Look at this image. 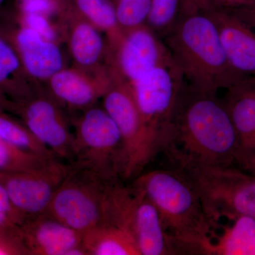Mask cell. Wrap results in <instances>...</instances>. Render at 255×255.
<instances>
[{
  "instance_id": "1",
  "label": "cell",
  "mask_w": 255,
  "mask_h": 255,
  "mask_svg": "<svg viewBox=\"0 0 255 255\" xmlns=\"http://www.w3.org/2000/svg\"><path fill=\"white\" fill-rule=\"evenodd\" d=\"M159 152L175 166L236 164L239 142L224 101L217 93L200 91L184 82Z\"/></svg>"
},
{
  "instance_id": "2",
  "label": "cell",
  "mask_w": 255,
  "mask_h": 255,
  "mask_svg": "<svg viewBox=\"0 0 255 255\" xmlns=\"http://www.w3.org/2000/svg\"><path fill=\"white\" fill-rule=\"evenodd\" d=\"M164 42L189 86L217 93L249 80L228 63L214 18L205 9L179 15Z\"/></svg>"
},
{
  "instance_id": "3",
  "label": "cell",
  "mask_w": 255,
  "mask_h": 255,
  "mask_svg": "<svg viewBox=\"0 0 255 255\" xmlns=\"http://www.w3.org/2000/svg\"><path fill=\"white\" fill-rule=\"evenodd\" d=\"M134 187L155 205L166 232L189 247L193 255H210L219 224L206 214L197 193L177 169L140 174Z\"/></svg>"
},
{
  "instance_id": "4",
  "label": "cell",
  "mask_w": 255,
  "mask_h": 255,
  "mask_svg": "<svg viewBox=\"0 0 255 255\" xmlns=\"http://www.w3.org/2000/svg\"><path fill=\"white\" fill-rule=\"evenodd\" d=\"M70 166L46 212L82 234L116 223L121 179L106 177L78 164Z\"/></svg>"
},
{
  "instance_id": "5",
  "label": "cell",
  "mask_w": 255,
  "mask_h": 255,
  "mask_svg": "<svg viewBox=\"0 0 255 255\" xmlns=\"http://www.w3.org/2000/svg\"><path fill=\"white\" fill-rule=\"evenodd\" d=\"M200 198L206 214L219 224L221 218L255 219V176L240 167L186 163L176 166Z\"/></svg>"
},
{
  "instance_id": "6",
  "label": "cell",
  "mask_w": 255,
  "mask_h": 255,
  "mask_svg": "<svg viewBox=\"0 0 255 255\" xmlns=\"http://www.w3.org/2000/svg\"><path fill=\"white\" fill-rule=\"evenodd\" d=\"M74 162L106 177L123 179V142L119 128L102 107H90L73 120ZM71 163V164H73Z\"/></svg>"
},
{
  "instance_id": "7",
  "label": "cell",
  "mask_w": 255,
  "mask_h": 255,
  "mask_svg": "<svg viewBox=\"0 0 255 255\" xmlns=\"http://www.w3.org/2000/svg\"><path fill=\"white\" fill-rule=\"evenodd\" d=\"M184 82V75L172 58L130 84L154 157L160 150L164 132Z\"/></svg>"
},
{
  "instance_id": "8",
  "label": "cell",
  "mask_w": 255,
  "mask_h": 255,
  "mask_svg": "<svg viewBox=\"0 0 255 255\" xmlns=\"http://www.w3.org/2000/svg\"><path fill=\"white\" fill-rule=\"evenodd\" d=\"M102 100V107L113 119L122 136L125 156L123 179L138 177L155 157L131 85L113 75V82Z\"/></svg>"
},
{
  "instance_id": "9",
  "label": "cell",
  "mask_w": 255,
  "mask_h": 255,
  "mask_svg": "<svg viewBox=\"0 0 255 255\" xmlns=\"http://www.w3.org/2000/svg\"><path fill=\"white\" fill-rule=\"evenodd\" d=\"M63 109L41 87L26 98L11 100L8 113L16 116L56 158L71 164L74 162L73 131Z\"/></svg>"
},
{
  "instance_id": "10",
  "label": "cell",
  "mask_w": 255,
  "mask_h": 255,
  "mask_svg": "<svg viewBox=\"0 0 255 255\" xmlns=\"http://www.w3.org/2000/svg\"><path fill=\"white\" fill-rule=\"evenodd\" d=\"M70 169V163L53 158L38 169L0 172V184L25 222L46 212Z\"/></svg>"
},
{
  "instance_id": "11",
  "label": "cell",
  "mask_w": 255,
  "mask_h": 255,
  "mask_svg": "<svg viewBox=\"0 0 255 255\" xmlns=\"http://www.w3.org/2000/svg\"><path fill=\"white\" fill-rule=\"evenodd\" d=\"M172 58L164 41L145 23L124 31L122 40L109 47L107 64L113 75L132 84Z\"/></svg>"
},
{
  "instance_id": "12",
  "label": "cell",
  "mask_w": 255,
  "mask_h": 255,
  "mask_svg": "<svg viewBox=\"0 0 255 255\" xmlns=\"http://www.w3.org/2000/svg\"><path fill=\"white\" fill-rule=\"evenodd\" d=\"M0 32L14 46L25 71L37 84H46L55 73L65 68L58 43L20 22L14 11L11 16H0Z\"/></svg>"
},
{
  "instance_id": "13",
  "label": "cell",
  "mask_w": 255,
  "mask_h": 255,
  "mask_svg": "<svg viewBox=\"0 0 255 255\" xmlns=\"http://www.w3.org/2000/svg\"><path fill=\"white\" fill-rule=\"evenodd\" d=\"M112 82L108 67L87 70L74 65L52 76L47 82V91L63 108L82 112L102 99Z\"/></svg>"
},
{
  "instance_id": "14",
  "label": "cell",
  "mask_w": 255,
  "mask_h": 255,
  "mask_svg": "<svg viewBox=\"0 0 255 255\" xmlns=\"http://www.w3.org/2000/svg\"><path fill=\"white\" fill-rule=\"evenodd\" d=\"M129 218L140 255H192L186 245L166 232L155 205L145 193L131 189Z\"/></svg>"
},
{
  "instance_id": "15",
  "label": "cell",
  "mask_w": 255,
  "mask_h": 255,
  "mask_svg": "<svg viewBox=\"0 0 255 255\" xmlns=\"http://www.w3.org/2000/svg\"><path fill=\"white\" fill-rule=\"evenodd\" d=\"M28 255H87L82 233L46 212L20 226Z\"/></svg>"
},
{
  "instance_id": "16",
  "label": "cell",
  "mask_w": 255,
  "mask_h": 255,
  "mask_svg": "<svg viewBox=\"0 0 255 255\" xmlns=\"http://www.w3.org/2000/svg\"><path fill=\"white\" fill-rule=\"evenodd\" d=\"M214 18L223 50L233 70L255 79V29L226 10L207 9Z\"/></svg>"
},
{
  "instance_id": "17",
  "label": "cell",
  "mask_w": 255,
  "mask_h": 255,
  "mask_svg": "<svg viewBox=\"0 0 255 255\" xmlns=\"http://www.w3.org/2000/svg\"><path fill=\"white\" fill-rule=\"evenodd\" d=\"M75 66L87 70L107 67L108 43L98 28L77 11L71 0L62 17Z\"/></svg>"
},
{
  "instance_id": "18",
  "label": "cell",
  "mask_w": 255,
  "mask_h": 255,
  "mask_svg": "<svg viewBox=\"0 0 255 255\" xmlns=\"http://www.w3.org/2000/svg\"><path fill=\"white\" fill-rule=\"evenodd\" d=\"M227 90L224 102L237 132L238 164L255 151V79L240 82Z\"/></svg>"
},
{
  "instance_id": "19",
  "label": "cell",
  "mask_w": 255,
  "mask_h": 255,
  "mask_svg": "<svg viewBox=\"0 0 255 255\" xmlns=\"http://www.w3.org/2000/svg\"><path fill=\"white\" fill-rule=\"evenodd\" d=\"M87 255H140L131 229L127 226L105 224L82 234Z\"/></svg>"
},
{
  "instance_id": "20",
  "label": "cell",
  "mask_w": 255,
  "mask_h": 255,
  "mask_svg": "<svg viewBox=\"0 0 255 255\" xmlns=\"http://www.w3.org/2000/svg\"><path fill=\"white\" fill-rule=\"evenodd\" d=\"M41 87L28 77L14 46L0 32V90L15 101L29 97Z\"/></svg>"
},
{
  "instance_id": "21",
  "label": "cell",
  "mask_w": 255,
  "mask_h": 255,
  "mask_svg": "<svg viewBox=\"0 0 255 255\" xmlns=\"http://www.w3.org/2000/svg\"><path fill=\"white\" fill-rule=\"evenodd\" d=\"M213 241L210 255H255V219L239 216Z\"/></svg>"
},
{
  "instance_id": "22",
  "label": "cell",
  "mask_w": 255,
  "mask_h": 255,
  "mask_svg": "<svg viewBox=\"0 0 255 255\" xmlns=\"http://www.w3.org/2000/svg\"><path fill=\"white\" fill-rule=\"evenodd\" d=\"M77 11L89 22L105 33L108 46H116L123 38L115 3L112 0H71Z\"/></svg>"
},
{
  "instance_id": "23",
  "label": "cell",
  "mask_w": 255,
  "mask_h": 255,
  "mask_svg": "<svg viewBox=\"0 0 255 255\" xmlns=\"http://www.w3.org/2000/svg\"><path fill=\"white\" fill-rule=\"evenodd\" d=\"M0 139L16 148L43 157H55L33 136L26 126L9 113L0 111Z\"/></svg>"
},
{
  "instance_id": "24",
  "label": "cell",
  "mask_w": 255,
  "mask_h": 255,
  "mask_svg": "<svg viewBox=\"0 0 255 255\" xmlns=\"http://www.w3.org/2000/svg\"><path fill=\"white\" fill-rule=\"evenodd\" d=\"M16 148L0 139V172L25 171L43 167L50 159Z\"/></svg>"
},
{
  "instance_id": "25",
  "label": "cell",
  "mask_w": 255,
  "mask_h": 255,
  "mask_svg": "<svg viewBox=\"0 0 255 255\" xmlns=\"http://www.w3.org/2000/svg\"><path fill=\"white\" fill-rule=\"evenodd\" d=\"M182 0H152L146 24L157 34L164 36L171 29L179 14Z\"/></svg>"
},
{
  "instance_id": "26",
  "label": "cell",
  "mask_w": 255,
  "mask_h": 255,
  "mask_svg": "<svg viewBox=\"0 0 255 255\" xmlns=\"http://www.w3.org/2000/svg\"><path fill=\"white\" fill-rule=\"evenodd\" d=\"M152 0H117L116 11L119 26L124 31L145 24Z\"/></svg>"
},
{
  "instance_id": "27",
  "label": "cell",
  "mask_w": 255,
  "mask_h": 255,
  "mask_svg": "<svg viewBox=\"0 0 255 255\" xmlns=\"http://www.w3.org/2000/svg\"><path fill=\"white\" fill-rule=\"evenodd\" d=\"M0 212L9 216L10 219L16 223L18 226H21L24 222V219L14 209L7 195V193L1 184H0Z\"/></svg>"
},
{
  "instance_id": "28",
  "label": "cell",
  "mask_w": 255,
  "mask_h": 255,
  "mask_svg": "<svg viewBox=\"0 0 255 255\" xmlns=\"http://www.w3.org/2000/svg\"><path fill=\"white\" fill-rule=\"evenodd\" d=\"M27 255L22 241L6 236H0V255Z\"/></svg>"
},
{
  "instance_id": "29",
  "label": "cell",
  "mask_w": 255,
  "mask_h": 255,
  "mask_svg": "<svg viewBox=\"0 0 255 255\" xmlns=\"http://www.w3.org/2000/svg\"><path fill=\"white\" fill-rule=\"evenodd\" d=\"M255 2V0H205L202 9L229 10L248 6Z\"/></svg>"
},
{
  "instance_id": "30",
  "label": "cell",
  "mask_w": 255,
  "mask_h": 255,
  "mask_svg": "<svg viewBox=\"0 0 255 255\" xmlns=\"http://www.w3.org/2000/svg\"><path fill=\"white\" fill-rule=\"evenodd\" d=\"M0 236L21 240L20 226L14 223L9 216L0 212Z\"/></svg>"
},
{
  "instance_id": "31",
  "label": "cell",
  "mask_w": 255,
  "mask_h": 255,
  "mask_svg": "<svg viewBox=\"0 0 255 255\" xmlns=\"http://www.w3.org/2000/svg\"><path fill=\"white\" fill-rule=\"evenodd\" d=\"M227 11L232 13L242 21L255 29V2L248 6H242Z\"/></svg>"
},
{
  "instance_id": "32",
  "label": "cell",
  "mask_w": 255,
  "mask_h": 255,
  "mask_svg": "<svg viewBox=\"0 0 255 255\" xmlns=\"http://www.w3.org/2000/svg\"><path fill=\"white\" fill-rule=\"evenodd\" d=\"M205 0H182L180 14L202 9ZM179 14V15H180Z\"/></svg>"
},
{
  "instance_id": "33",
  "label": "cell",
  "mask_w": 255,
  "mask_h": 255,
  "mask_svg": "<svg viewBox=\"0 0 255 255\" xmlns=\"http://www.w3.org/2000/svg\"><path fill=\"white\" fill-rule=\"evenodd\" d=\"M238 165L240 168L255 176V153L243 159Z\"/></svg>"
},
{
  "instance_id": "34",
  "label": "cell",
  "mask_w": 255,
  "mask_h": 255,
  "mask_svg": "<svg viewBox=\"0 0 255 255\" xmlns=\"http://www.w3.org/2000/svg\"><path fill=\"white\" fill-rule=\"evenodd\" d=\"M11 102V100L0 90V111L8 112Z\"/></svg>"
},
{
  "instance_id": "35",
  "label": "cell",
  "mask_w": 255,
  "mask_h": 255,
  "mask_svg": "<svg viewBox=\"0 0 255 255\" xmlns=\"http://www.w3.org/2000/svg\"><path fill=\"white\" fill-rule=\"evenodd\" d=\"M7 1V0H0V7H1V6L4 4L5 1Z\"/></svg>"
},
{
  "instance_id": "36",
  "label": "cell",
  "mask_w": 255,
  "mask_h": 255,
  "mask_svg": "<svg viewBox=\"0 0 255 255\" xmlns=\"http://www.w3.org/2000/svg\"><path fill=\"white\" fill-rule=\"evenodd\" d=\"M255 152H253V153H252V154H251V155H253V154H255ZM250 155H248V156H250ZM245 158H246V157H245ZM245 158H244V159H245ZM243 159H242V160H243ZM238 163H239V162H238Z\"/></svg>"
},
{
  "instance_id": "37",
  "label": "cell",
  "mask_w": 255,
  "mask_h": 255,
  "mask_svg": "<svg viewBox=\"0 0 255 255\" xmlns=\"http://www.w3.org/2000/svg\"><path fill=\"white\" fill-rule=\"evenodd\" d=\"M112 1H114V3H115V2H116V1H117V0H112Z\"/></svg>"
}]
</instances>
